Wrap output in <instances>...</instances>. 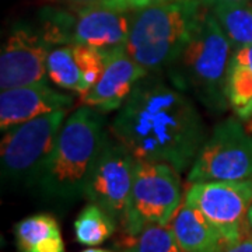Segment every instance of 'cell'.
Listing matches in <instances>:
<instances>
[{
	"label": "cell",
	"instance_id": "25",
	"mask_svg": "<svg viewBox=\"0 0 252 252\" xmlns=\"http://www.w3.org/2000/svg\"><path fill=\"white\" fill-rule=\"evenodd\" d=\"M247 224H248V228L252 230V203L248 209V212H247Z\"/></svg>",
	"mask_w": 252,
	"mask_h": 252
},
{
	"label": "cell",
	"instance_id": "12",
	"mask_svg": "<svg viewBox=\"0 0 252 252\" xmlns=\"http://www.w3.org/2000/svg\"><path fill=\"white\" fill-rule=\"evenodd\" d=\"M147 74L149 72L127 54L125 48L109 51L99 80L81 95V102L101 112L119 109L136 84Z\"/></svg>",
	"mask_w": 252,
	"mask_h": 252
},
{
	"label": "cell",
	"instance_id": "7",
	"mask_svg": "<svg viewBox=\"0 0 252 252\" xmlns=\"http://www.w3.org/2000/svg\"><path fill=\"white\" fill-rule=\"evenodd\" d=\"M182 200L180 172L170 164L136 160L130 196L122 227L129 237L146 225H168Z\"/></svg>",
	"mask_w": 252,
	"mask_h": 252
},
{
	"label": "cell",
	"instance_id": "17",
	"mask_svg": "<svg viewBox=\"0 0 252 252\" xmlns=\"http://www.w3.org/2000/svg\"><path fill=\"white\" fill-rule=\"evenodd\" d=\"M46 74L48 79L61 89L74 91L80 95L87 93L73 45H56L49 51L46 58Z\"/></svg>",
	"mask_w": 252,
	"mask_h": 252
},
{
	"label": "cell",
	"instance_id": "4",
	"mask_svg": "<svg viewBox=\"0 0 252 252\" xmlns=\"http://www.w3.org/2000/svg\"><path fill=\"white\" fill-rule=\"evenodd\" d=\"M200 0L135 10L125 49L149 73H164L187 46L203 13Z\"/></svg>",
	"mask_w": 252,
	"mask_h": 252
},
{
	"label": "cell",
	"instance_id": "5",
	"mask_svg": "<svg viewBox=\"0 0 252 252\" xmlns=\"http://www.w3.org/2000/svg\"><path fill=\"white\" fill-rule=\"evenodd\" d=\"M133 11L108 6L45 9L39 30L52 48L56 45H87L101 51L125 48Z\"/></svg>",
	"mask_w": 252,
	"mask_h": 252
},
{
	"label": "cell",
	"instance_id": "16",
	"mask_svg": "<svg viewBox=\"0 0 252 252\" xmlns=\"http://www.w3.org/2000/svg\"><path fill=\"white\" fill-rule=\"evenodd\" d=\"M18 252H64L61 227L46 213L32 215L14 225Z\"/></svg>",
	"mask_w": 252,
	"mask_h": 252
},
{
	"label": "cell",
	"instance_id": "11",
	"mask_svg": "<svg viewBox=\"0 0 252 252\" xmlns=\"http://www.w3.org/2000/svg\"><path fill=\"white\" fill-rule=\"evenodd\" d=\"M52 45L42 31L17 26L10 32L0 55V90L48 80L46 58Z\"/></svg>",
	"mask_w": 252,
	"mask_h": 252
},
{
	"label": "cell",
	"instance_id": "1",
	"mask_svg": "<svg viewBox=\"0 0 252 252\" xmlns=\"http://www.w3.org/2000/svg\"><path fill=\"white\" fill-rule=\"evenodd\" d=\"M109 132L136 160L170 164L184 172L207 137L195 99L162 73H149L118 109Z\"/></svg>",
	"mask_w": 252,
	"mask_h": 252
},
{
	"label": "cell",
	"instance_id": "21",
	"mask_svg": "<svg viewBox=\"0 0 252 252\" xmlns=\"http://www.w3.org/2000/svg\"><path fill=\"white\" fill-rule=\"evenodd\" d=\"M168 1H180V0H109L105 6L112 7V9L135 11V10L143 9V7H147V6L168 3Z\"/></svg>",
	"mask_w": 252,
	"mask_h": 252
},
{
	"label": "cell",
	"instance_id": "20",
	"mask_svg": "<svg viewBox=\"0 0 252 252\" xmlns=\"http://www.w3.org/2000/svg\"><path fill=\"white\" fill-rule=\"evenodd\" d=\"M133 238L125 252H184L171 227L167 225H146Z\"/></svg>",
	"mask_w": 252,
	"mask_h": 252
},
{
	"label": "cell",
	"instance_id": "6",
	"mask_svg": "<svg viewBox=\"0 0 252 252\" xmlns=\"http://www.w3.org/2000/svg\"><path fill=\"white\" fill-rule=\"evenodd\" d=\"M69 109H58L6 130L0 146L1 180L35 188Z\"/></svg>",
	"mask_w": 252,
	"mask_h": 252
},
{
	"label": "cell",
	"instance_id": "13",
	"mask_svg": "<svg viewBox=\"0 0 252 252\" xmlns=\"http://www.w3.org/2000/svg\"><path fill=\"white\" fill-rule=\"evenodd\" d=\"M74 98L55 90L48 81H38L21 87L1 90L0 94V129L24 124L36 117L58 109H70Z\"/></svg>",
	"mask_w": 252,
	"mask_h": 252
},
{
	"label": "cell",
	"instance_id": "24",
	"mask_svg": "<svg viewBox=\"0 0 252 252\" xmlns=\"http://www.w3.org/2000/svg\"><path fill=\"white\" fill-rule=\"evenodd\" d=\"M200 1H202V4H203L205 7H209V9H212V7L217 6V4L240 3V1H245V0H200Z\"/></svg>",
	"mask_w": 252,
	"mask_h": 252
},
{
	"label": "cell",
	"instance_id": "8",
	"mask_svg": "<svg viewBox=\"0 0 252 252\" xmlns=\"http://www.w3.org/2000/svg\"><path fill=\"white\" fill-rule=\"evenodd\" d=\"M252 180V135L228 117L205 139L188 172L189 184L212 181Z\"/></svg>",
	"mask_w": 252,
	"mask_h": 252
},
{
	"label": "cell",
	"instance_id": "14",
	"mask_svg": "<svg viewBox=\"0 0 252 252\" xmlns=\"http://www.w3.org/2000/svg\"><path fill=\"white\" fill-rule=\"evenodd\" d=\"M170 227L184 252H221L228 245L213 223L187 203L181 205Z\"/></svg>",
	"mask_w": 252,
	"mask_h": 252
},
{
	"label": "cell",
	"instance_id": "2",
	"mask_svg": "<svg viewBox=\"0 0 252 252\" xmlns=\"http://www.w3.org/2000/svg\"><path fill=\"white\" fill-rule=\"evenodd\" d=\"M102 114L83 104L64 121L35 184L44 200L69 206L84 198L91 170L108 135Z\"/></svg>",
	"mask_w": 252,
	"mask_h": 252
},
{
	"label": "cell",
	"instance_id": "23",
	"mask_svg": "<svg viewBox=\"0 0 252 252\" xmlns=\"http://www.w3.org/2000/svg\"><path fill=\"white\" fill-rule=\"evenodd\" d=\"M69 4L70 7H89V6H105L109 0H58Z\"/></svg>",
	"mask_w": 252,
	"mask_h": 252
},
{
	"label": "cell",
	"instance_id": "27",
	"mask_svg": "<svg viewBox=\"0 0 252 252\" xmlns=\"http://www.w3.org/2000/svg\"><path fill=\"white\" fill-rule=\"evenodd\" d=\"M250 129H251V130H252V119H251V126H250Z\"/></svg>",
	"mask_w": 252,
	"mask_h": 252
},
{
	"label": "cell",
	"instance_id": "15",
	"mask_svg": "<svg viewBox=\"0 0 252 252\" xmlns=\"http://www.w3.org/2000/svg\"><path fill=\"white\" fill-rule=\"evenodd\" d=\"M225 94L228 105L241 121L252 119V44L235 48L230 59Z\"/></svg>",
	"mask_w": 252,
	"mask_h": 252
},
{
	"label": "cell",
	"instance_id": "9",
	"mask_svg": "<svg viewBox=\"0 0 252 252\" xmlns=\"http://www.w3.org/2000/svg\"><path fill=\"white\" fill-rule=\"evenodd\" d=\"M185 203L198 209L221 233L227 244L245 237L247 212L252 203V180L190 184Z\"/></svg>",
	"mask_w": 252,
	"mask_h": 252
},
{
	"label": "cell",
	"instance_id": "26",
	"mask_svg": "<svg viewBox=\"0 0 252 252\" xmlns=\"http://www.w3.org/2000/svg\"><path fill=\"white\" fill-rule=\"evenodd\" d=\"M83 252H112V251H107V250H99V248H90V250H86Z\"/></svg>",
	"mask_w": 252,
	"mask_h": 252
},
{
	"label": "cell",
	"instance_id": "18",
	"mask_svg": "<svg viewBox=\"0 0 252 252\" xmlns=\"http://www.w3.org/2000/svg\"><path fill=\"white\" fill-rule=\"evenodd\" d=\"M210 10L234 48L252 44V0L217 4Z\"/></svg>",
	"mask_w": 252,
	"mask_h": 252
},
{
	"label": "cell",
	"instance_id": "3",
	"mask_svg": "<svg viewBox=\"0 0 252 252\" xmlns=\"http://www.w3.org/2000/svg\"><path fill=\"white\" fill-rule=\"evenodd\" d=\"M233 42L212 10H203L193 35L164 74L172 84L213 114L228 108L225 80Z\"/></svg>",
	"mask_w": 252,
	"mask_h": 252
},
{
	"label": "cell",
	"instance_id": "10",
	"mask_svg": "<svg viewBox=\"0 0 252 252\" xmlns=\"http://www.w3.org/2000/svg\"><path fill=\"white\" fill-rule=\"evenodd\" d=\"M135 164V156L108 132L86 188L84 198L102 207L121 224L132 190Z\"/></svg>",
	"mask_w": 252,
	"mask_h": 252
},
{
	"label": "cell",
	"instance_id": "19",
	"mask_svg": "<svg viewBox=\"0 0 252 252\" xmlns=\"http://www.w3.org/2000/svg\"><path fill=\"white\" fill-rule=\"evenodd\" d=\"M117 221L95 203L87 205L74 220L76 240L87 247H97L114 234Z\"/></svg>",
	"mask_w": 252,
	"mask_h": 252
},
{
	"label": "cell",
	"instance_id": "22",
	"mask_svg": "<svg viewBox=\"0 0 252 252\" xmlns=\"http://www.w3.org/2000/svg\"><path fill=\"white\" fill-rule=\"evenodd\" d=\"M221 252H252V237H243L240 241L227 245Z\"/></svg>",
	"mask_w": 252,
	"mask_h": 252
}]
</instances>
